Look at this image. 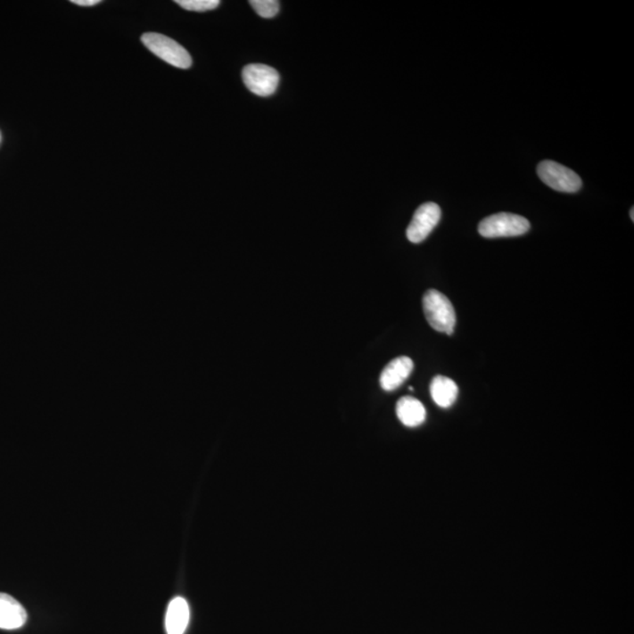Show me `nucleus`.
<instances>
[{
    "label": "nucleus",
    "instance_id": "9b49d317",
    "mask_svg": "<svg viewBox=\"0 0 634 634\" xmlns=\"http://www.w3.org/2000/svg\"><path fill=\"white\" fill-rule=\"evenodd\" d=\"M433 402L441 408H450L458 396V387L451 378L436 376L430 384Z\"/></svg>",
    "mask_w": 634,
    "mask_h": 634
},
{
    "label": "nucleus",
    "instance_id": "7ed1b4c3",
    "mask_svg": "<svg viewBox=\"0 0 634 634\" xmlns=\"http://www.w3.org/2000/svg\"><path fill=\"white\" fill-rule=\"evenodd\" d=\"M529 231V220L521 215L511 213L493 214L491 217L484 218L478 226L480 235L488 237V239L521 236Z\"/></svg>",
    "mask_w": 634,
    "mask_h": 634
},
{
    "label": "nucleus",
    "instance_id": "20e7f679",
    "mask_svg": "<svg viewBox=\"0 0 634 634\" xmlns=\"http://www.w3.org/2000/svg\"><path fill=\"white\" fill-rule=\"evenodd\" d=\"M540 180L555 191L576 193L581 188L580 176L567 167L555 161H541L537 169Z\"/></svg>",
    "mask_w": 634,
    "mask_h": 634
},
{
    "label": "nucleus",
    "instance_id": "0eeeda50",
    "mask_svg": "<svg viewBox=\"0 0 634 634\" xmlns=\"http://www.w3.org/2000/svg\"><path fill=\"white\" fill-rule=\"evenodd\" d=\"M413 359L407 356L392 359L381 374L380 383L385 391H394L403 384V382L413 373Z\"/></svg>",
    "mask_w": 634,
    "mask_h": 634
},
{
    "label": "nucleus",
    "instance_id": "f8f14e48",
    "mask_svg": "<svg viewBox=\"0 0 634 634\" xmlns=\"http://www.w3.org/2000/svg\"><path fill=\"white\" fill-rule=\"evenodd\" d=\"M250 4L255 12L262 18L276 17L280 11V3L276 0H251Z\"/></svg>",
    "mask_w": 634,
    "mask_h": 634
},
{
    "label": "nucleus",
    "instance_id": "4468645a",
    "mask_svg": "<svg viewBox=\"0 0 634 634\" xmlns=\"http://www.w3.org/2000/svg\"><path fill=\"white\" fill-rule=\"evenodd\" d=\"M72 3L79 6H95L100 4V0H72Z\"/></svg>",
    "mask_w": 634,
    "mask_h": 634
},
{
    "label": "nucleus",
    "instance_id": "f03ea898",
    "mask_svg": "<svg viewBox=\"0 0 634 634\" xmlns=\"http://www.w3.org/2000/svg\"><path fill=\"white\" fill-rule=\"evenodd\" d=\"M141 42L152 54L174 68L187 70L192 66V57L186 48L169 37L161 35V33H144L141 37Z\"/></svg>",
    "mask_w": 634,
    "mask_h": 634
},
{
    "label": "nucleus",
    "instance_id": "1a4fd4ad",
    "mask_svg": "<svg viewBox=\"0 0 634 634\" xmlns=\"http://www.w3.org/2000/svg\"><path fill=\"white\" fill-rule=\"evenodd\" d=\"M189 622V606L186 599L177 597L167 609L165 626L167 634H184Z\"/></svg>",
    "mask_w": 634,
    "mask_h": 634
},
{
    "label": "nucleus",
    "instance_id": "f257e3e1",
    "mask_svg": "<svg viewBox=\"0 0 634 634\" xmlns=\"http://www.w3.org/2000/svg\"><path fill=\"white\" fill-rule=\"evenodd\" d=\"M423 310L432 328L440 333H446L449 336L454 333L456 325L454 306L442 292L435 289L426 292L423 296Z\"/></svg>",
    "mask_w": 634,
    "mask_h": 634
},
{
    "label": "nucleus",
    "instance_id": "2eb2a0df",
    "mask_svg": "<svg viewBox=\"0 0 634 634\" xmlns=\"http://www.w3.org/2000/svg\"><path fill=\"white\" fill-rule=\"evenodd\" d=\"M631 218H632V221H634V210L633 209L631 210Z\"/></svg>",
    "mask_w": 634,
    "mask_h": 634
},
{
    "label": "nucleus",
    "instance_id": "39448f33",
    "mask_svg": "<svg viewBox=\"0 0 634 634\" xmlns=\"http://www.w3.org/2000/svg\"><path fill=\"white\" fill-rule=\"evenodd\" d=\"M243 79L251 94L266 98L276 94L280 83V74L270 66L251 64L243 69Z\"/></svg>",
    "mask_w": 634,
    "mask_h": 634
},
{
    "label": "nucleus",
    "instance_id": "9d476101",
    "mask_svg": "<svg viewBox=\"0 0 634 634\" xmlns=\"http://www.w3.org/2000/svg\"><path fill=\"white\" fill-rule=\"evenodd\" d=\"M399 420L409 428H416L425 421L426 411L420 400L406 396L399 400L396 406Z\"/></svg>",
    "mask_w": 634,
    "mask_h": 634
},
{
    "label": "nucleus",
    "instance_id": "ddd939ff",
    "mask_svg": "<svg viewBox=\"0 0 634 634\" xmlns=\"http://www.w3.org/2000/svg\"><path fill=\"white\" fill-rule=\"evenodd\" d=\"M177 5L193 12H206L220 5L218 0H177Z\"/></svg>",
    "mask_w": 634,
    "mask_h": 634
},
{
    "label": "nucleus",
    "instance_id": "423d86ee",
    "mask_svg": "<svg viewBox=\"0 0 634 634\" xmlns=\"http://www.w3.org/2000/svg\"><path fill=\"white\" fill-rule=\"evenodd\" d=\"M442 217L440 206L435 202L423 203L415 211L413 220L407 229V237L410 243H421L430 235V233L439 225Z\"/></svg>",
    "mask_w": 634,
    "mask_h": 634
},
{
    "label": "nucleus",
    "instance_id": "6e6552de",
    "mask_svg": "<svg viewBox=\"0 0 634 634\" xmlns=\"http://www.w3.org/2000/svg\"><path fill=\"white\" fill-rule=\"evenodd\" d=\"M28 621V613L13 597L0 593V629L18 630L23 628Z\"/></svg>",
    "mask_w": 634,
    "mask_h": 634
}]
</instances>
